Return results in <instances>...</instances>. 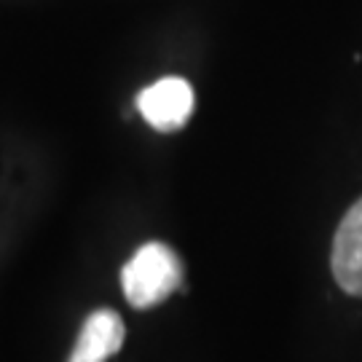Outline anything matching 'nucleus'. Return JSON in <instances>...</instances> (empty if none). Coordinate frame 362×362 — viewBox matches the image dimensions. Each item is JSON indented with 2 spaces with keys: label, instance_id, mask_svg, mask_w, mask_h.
I'll use <instances>...</instances> for the list:
<instances>
[{
  "label": "nucleus",
  "instance_id": "f257e3e1",
  "mask_svg": "<svg viewBox=\"0 0 362 362\" xmlns=\"http://www.w3.org/2000/svg\"><path fill=\"white\" fill-rule=\"evenodd\" d=\"M182 282V266L175 250L161 242L143 245L121 272L124 296L134 309H151L169 298Z\"/></svg>",
  "mask_w": 362,
  "mask_h": 362
},
{
  "label": "nucleus",
  "instance_id": "f03ea898",
  "mask_svg": "<svg viewBox=\"0 0 362 362\" xmlns=\"http://www.w3.org/2000/svg\"><path fill=\"white\" fill-rule=\"evenodd\" d=\"M137 107L156 132H177L194 113V89L182 78H161L140 91Z\"/></svg>",
  "mask_w": 362,
  "mask_h": 362
},
{
  "label": "nucleus",
  "instance_id": "7ed1b4c3",
  "mask_svg": "<svg viewBox=\"0 0 362 362\" xmlns=\"http://www.w3.org/2000/svg\"><path fill=\"white\" fill-rule=\"evenodd\" d=\"M333 276L346 296L362 298V199L344 215L333 239Z\"/></svg>",
  "mask_w": 362,
  "mask_h": 362
},
{
  "label": "nucleus",
  "instance_id": "20e7f679",
  "mask_svg": "<svg viewBox=\"0 0 362 362\" xmlns=\"http://www.w3.org/2000/svg\"><path fill=\"white\" fill-rule=\"evenodd\" d=\"M124 344V322L116 311H91L78 333L76 349L67 362H105Z\"/></svg>",
  "mask_w": 362,
  "mask_h": 362
}]
</instances>
